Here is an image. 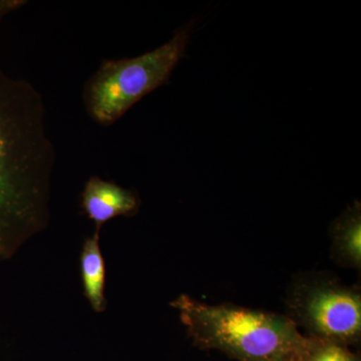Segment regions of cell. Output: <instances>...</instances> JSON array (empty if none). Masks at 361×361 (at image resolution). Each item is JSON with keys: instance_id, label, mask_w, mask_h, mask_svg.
I'll use <instances>...</instances> for the list:
<instances>
[{"instance_id": "cell-7", "label": "cell", "mask_w": 361, "mask_h": 361, "mask_svg": "<svg viewBox=\"0 0 361 361\" xmlns=\"http://www.w3.org/2000/svg\"><path fill=\"white\" fill-rule=\"evenodd\" d=\"M80 270L85 295L90 306L94 312H104L106 308L104 297L106 264L99 246V232L94 231V235L85 241L80 255Z\"/></svg>"}, {"instance_id": "cell-4", "label": "cell", "mask_w": 361, "mask_h": 361, "mask_svg": "<svg viewBox=\"0 0 361 361\" xmlns=\"http://www.w3.org/2000/svg\"><path fill=\"white\" fill-rule=\"evenodd\" d=\"M292 322L310 337L348 345L361 332V295L334 280L312 279L295 285L289 295Z\"/></svg>"}, {"instance_id": "cell-2", "label": "cell", "mask_w": 361, "mask_h": 361, "mask_svg": "<svg viewBox=\"0 0 361 361\" xmlns=\"http://www.w3.org/2000/svg\"><path fill=\"white\" fill-rule=\"evenodd\" d=\"M194 343L240 361L272 357L298 360L310 337L290 317L239 306L209 305L182 294L171 302Z\"/></svg>"}, {"instance_id": "cell-8", "label": "cell", "mask_w": 361, "mask_h": 361, "mask_svg": "<svg viewBox=\"0 0 361 361\" xmlns=\"http://www.w3.org/2000/svg\"><path fill=\"white\" fill-rule=\"evenodd\" d=\"M297 361H360V358L344 344L310 337L308 345Z\"/></svg>"}, {"instance_id": "cell-3", "label": "cell", "mask_w": 361, "mask_h": 361, "mask_svg": "<svg viewBox=\"0 0 361 361\" xmlns=\"http://www.w3.org/2000/svg\"><path fill=\"white\" fill-rule=\"evenodd\" d=\"M191 23L176 32L168 42L132 59H104L85 82L82 103L99 125H113L142 97L165 85L184 56Z\"/></svg>"}, {"instance_id": "cell-6", "label": "cell", "mask_w": 361, "mask_h": 361, "mask_svg": "<svg viewBox=\"0 0 361 361\" xmlns=\"http://www.w3.org/2000/svg\"><path fill=\"white\" fill-rule=\"evenodd\" d=\"M332 253L341 264L360 268L361 211L360 202L348 207L332 227Z\"/></svg>"}, {"instance_id": "cell-9", "label": "cell", "mask_w": 361, "mask_h": 361, "mask_svg": "<svg viewBox=\"0 0 361 361\" xmlns=\"http://www.w3.org/2000/svg\"><path fill=\"white\" fill-rule=\"evenodd\" d=\"M27 2L25 0H0V23L6 18L8 14L18 11L25 6Z\"/></svg>"}, {"instance_id": "cell-5", "label": "cell", "mask_w": 361, "mask_h": 361, "mask_svg": "<svg viewBox=\"0 0 361 361\" xmlns=\"http://www.w3.org/2000/svg\"><path fill=\"white\" fill-rule=\"evenodd\" d=\"M139 207V198L132 190L97 176H92L85 183L82 208L87 218L96 224V232L99 233L103 225L114 218L135 215Z\"/></svg>"}, {"instance_id": "cell-10", "label": "cell", "mask_w": 361, "mask_h": 361, "mask_svg": "<svg viewBox=\"0 0 361 361\" xmlns=\"http://www.w3.org/2000/svg\"><path fill=\"white\" fill-rule=\"evenodd\" d=\"M297 358L293 357H272L266 358V360H257V361H297Z\"/></svg>"}, {"instance_id": "cell-1", "label": "cell", "mask_w": 361, "mask_h": 361, "mask_svg": "<svg viewBox=\"0 0 361 361\" xmlns=\"http://www.w3.org/2000/svg\"><path fill=\"white\" fill-rule=\"evenodd\" d=\"M56 159L42 94L0 66V262L49 225Z\"/></svg>"}]
</instances>
